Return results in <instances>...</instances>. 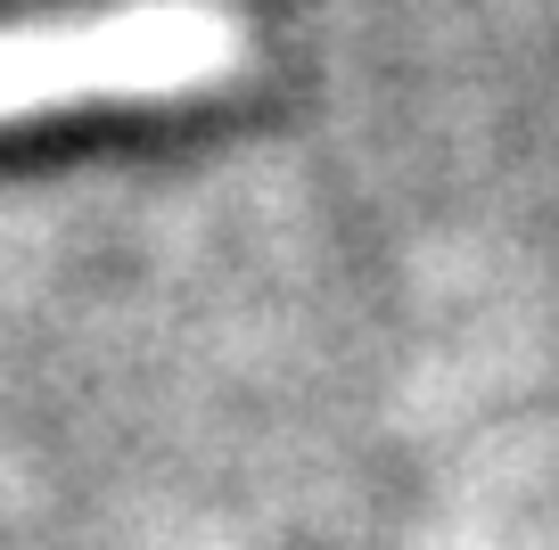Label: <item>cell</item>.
<instances>
[{
	"mask_svg": "<svg viewBox=\"0 0 559 550\" xmlns=\"http://www.w3.org/2000/svg\"><path fill=\"white\" fill-rule=\"evenodd\" d=\"M223 34L206 25H107V34H58V41H0V107L9 99H58V91H157L214 67Z\"/></svg>",
	"mask_w": 559,
	"mask_h": 550,
	"instance_id": "6da1fadb",
	"label": "cell"
}]
</instances>
